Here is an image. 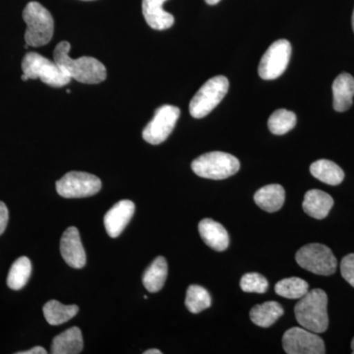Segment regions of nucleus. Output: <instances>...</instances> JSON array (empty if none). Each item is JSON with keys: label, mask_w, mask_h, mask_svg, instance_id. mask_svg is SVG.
Segmentation results:
<instances>
[{"label": "nucleus", "mask_w": 354, "mask_h": 354, "mask_svg": "<svg viewBox=\"0 0 354 354\" xmlns=\"http://www.w3.org/2000/svg\"><path fill=\"white\" fill-rule=\"evenodd\" d=\"M351 349H353V353L354 354V337L353 342H351Z\"/></svg>", "instance_id": "35"}, {"label": "nucleus", "mask_w": 354, "mask_h": 354, "mask_svg": "<svg viewBox=\"0 0 354 354\" xmlns=\"http://www.w3.org/2000/svg\"><path fill=\"white\" fill-rule=\"evenodd\" d=\"M241 288L244 292L265 293L269 288L268 279L258 272H248L241 278Z\"/></svg>", "instance_id": "28"}, {"label": "nucleus", "mask_w": 354, "mask_h": 354, "mask_svg": "<svg viewBox=\"0 0 354 354\" xmlns=\"http://www.w3.org/2000/svg\"><path fill=\"white\" fill-rule=\"evenodd\" d=\"M83 335L78 327H72L53 339V354H78L82 353Z\"/></svg>", "instance_id": "19"}, {"label": "nucleus", "mask_w": 354, "mask_h": 354, "mask_svg": "<svg viewBox=\"0 0 354 354\" xmlns=\"http://www.w3.org/2000/svg\"><path fill=\"white\" fill-rule=\"evenodd\" d=\"M23 74L29 79H39L50 87L60 88L71 82L68 74L55 62L37 53H26L22 62Z\"/></svg>", "instance_id": "4"}, {"label": "nucleus", "mask_w": 354, "mask_h": 354, "mask_svg": "<svg viewBox=\"0 0 354 354\" xmlns=\"http://www.w3.org/2000/svg\"><path fill=\"white\" fill-rule=\"evenodd\" d=\"M135 213V204L130 200H121L109 209L104 218V227L111 239L120 236Z\"/></svg>", "instance_id": "13"}, {"label": "nucleus", "mask_w": 354, "mask_h": 354, "mask_svg": "<svg viewBox=\"0 0 354 354\" xmlns=\"http://www.w3.org/2000/svg\"><path fill=\"white\" fill-rule=\"evenodd\" d=\"M295 259L300 267L320 276H330L337 271V258L329 247L324 244L311 243L301 247Z\"/></svg>", "instance_id": "7"}, {"label": "nucleus", "mask_w": 354, "mask_h": 354, "mask_svg": "<svg viewBox=\"0 0 354 354\" xmlns=\"http://www.w3.org/2000/svg\"><path fill=\"white\" fill-rule=\"evenodd\" d=\"M83 1H93V0H83Z\"/></svg>", "instance_id": "37"}, {"label": "nucleus", "mask_w": 354, "mask_h": 354, "mask_svg": "<svg viewBox=\"0 0 354 354\" xmlns=\"http://www.w3.org/2000/svg\"><path fill=\"white\" fill-rule=\"evenodd\" d=\"M285 189L279 184L266 185L254 195V200L257 206L268 213L279 211L285 204Z\"/></svg>", "instance_id": "18"}, {"label": "nucleus", "mask_w": 354, "mask_h": 354, "mask_svg": "<svg viewBox=\"0 0 354 354\" xmlns=\"http://www.w3.org/2000/svg\"><path fill=\"white\" fill-rule=\"evenodd\" d=\"M283 348L288 354H324L325 342L316 333L295 327L286 330L283 337Z\"/></svg>", "instance_id": "11"}, {"label": "nucleus", "mask_w": 354, "mask_h": 354, "mask_svg": "<svg viewBox=\"0 0 354 354\" xmlns=\"http://www.w3.org/2000/svg\"><path fill=\"white\" fill-rule=\"evenodd\" d=\"M291 55V44L288 39H278L270 46L261 59L259 76L264 80H274L288 68Z\"/></svg>", "instance_id": "10"}, {"label": "nucleus", "mask_w": 354, "mask_h": 354, "mask_svg": "<svg viewBox=\"0 0 354 354\" xmlns=\"http://www.w3.org/2000/svg\"><path fill=\"white\" fill-rule=\"evenodd\" d=\"M274 291L279 297L288 299H300L309 291V286L304 279L288 278L281 279L274 286Z\"/></svg>", "instance_id": "25"}, {"label": "nucleus", "mask_w": 354, "mask_h": 354, "mask_svg": "<svg viewBox=\"0 0 354 354\" xmlns=\"http://www.w3.org/2000/svg\"><path fill=\"white\" fill-rule=\"evenodd\" d=\"M167 263L164 257L156 258L143 274V285L149 292H158L164 288L167 278Z\"/></svg>", "instance_id": "21"}, {"label": "nucleus", "mask_w": 354, "mask_h": 354, "mask_svg": "<svg viewBox=\"0 0 354 354\" xmlns=\"http://www.w3.org/2000/svg\"><path fill=\"white\" fill-rule=\"evenodd\" d=\"M283 313L285 311L278 302L268 301L254 306L250 311V319L259 327L269 328L274 325Z\"/></svg>", "instance_id": "20"}, {"label": "nucleus", "mask_w": 354, "mask_h": 354, "mask_svg": "<svg viewBox=\"0 0 354 354\" xmlns=\"http://www.w3.org/2000/svg\"><path fill=\"white\" fill-rule=\"evenodd\" d=\"M60 253L66 264L74 269H82L86 265V252L80 234L75 227L65 230L60 241Z\"/></svg>", "instance_id": "12"}, {"label": "nucleus", "mask_w": 354, "mask_h": 354, "mask_svg": "<svg viewBox=\"0 0 354 354\" xmlns=\"http://www.w3.org/2000/svg\"><path fill=\"white\" fill-rule=\"evenodd\" d=\"M180 116V109L171 104H164L156 109L153 120L144 128L142 136L152 145H160L169 138L174 131L177 120Z\"/></svg>", "instance_id": "9"}, {"label": "nucleus", "mask_w": 354, "mask_h": 354, "mask_svg": "<svg viewBox=\"0 0 354 354\" xmlns=\"http://www.w3.org/2000/svg\"><path fill=\"white\" fill-rule=\"evenodd\" d=\"M9 213L6 205L0 201V235L3 234L8 223Z\"/></svg>", "instance_id": "30"}, {"label": "nucleus", "mask_w": 354, "mask_h": 354, "mask_svg": "<svg viewBox=\"0 0 354 354\" xmlns=\"http://www.w3.org/2000/svg\"><path fill=\"white\" fill-rule=\"evenodd\" d=\"M192 171L203 178L221 180L234 176L241 169L239 158L225 152H209L193 160Z\"/></svg>", "instance_id": "5"}, {"label": "nucleus", "mask_w": 354, "mask_h": 354, "mask_svg": "<svg viewBox=\"0 0 354 354\" xmlns=\"http://www.w3.org/2000/svg\"><path fill=\"white\" fill-rule=\"evenodd\" d=\"M333 95L335 111L344 113L351 109L354 97V78L351 74L342 73L335 78L333 84Z\"/></svg>", "instance_id": "17"}, {"label": "nucleus", "mask_w": 354, "mask_h": 354, "mask_svg": "<svg viewBox=\"0 0 354 354\" xmlns=\"http://www.w3.org/2000/svg\"><path fill=\"white\" fill-rule=\"evenodd\" d=\"M71 44L68 41H60L53 51V59L70 78L84 84H99L106 78V68L95 57H82L73 59L69 55Z\"/></svg>", "instance_id": "1"}, {"label": "nucleus", "mask_w": 354, "mask_h": 354, "mask_svg": "<svg viewBox=\"0 0 354 354\" xmlns=\"http://www.w3.org/2000/svg\"><path fill=\"white\" fill-rule=\"evenodd\" d=\"M77 305H64L57 300H50L44 306V315L51 326H59L68 322L78 313Z\"/></svg>", "instance_id": "23"}, {"label": "nucleus", "mask_w": 354, "mask_h": 354, "mask_svg": "<svg viewBox=\"0 0 354 354\" xmlns=\"http://www.w3.org/2000/svg\"><path fill=\"white\" fill-rule=\"evenodd\" d=\"M185 305L191 313H200L212 305V298L206 288L197 285L188 288L186 292Z\"/></svg>", "instance_id": "27"}, {"label": "nucleus", "mask_w": 354, "mask_h": 354, "mask_svg": "<svg viewBox=\"0 0 354 354\" xmlns=\"http://www.w3.org/2000/svg\"><path fill=\"white\" fill-rule=\"evenodd\" d=\"M23 19L27 24L25 41L28 46L39 48L50 43L55 32V21L48 9L39 2H29L23 11Z\"/></svg>", "instance_id": "3"}, {"label": "nucleus", "mask_w": 354, "mask_h": 354, "mask_svg": "<svg viewBox=\"0 0 354 354\" xmlns=\"http://www.w3.org/2000/svg\"><path fill=\"white\" fill-rule=\"evenodd\" d=\"M46 349L41 348V346H35L29 351H20V353H17V354H46Z\"/></svg>", "instance_id": "31"}, {"label": "nucleus", "mask_w": 354, "mask_h": 354, "mask_svg": "<svg viewBox=\"0 0 354 354\" xmlns=\"http://www.w3.org/2000/svg\"><path fill=\"white\" fill-rule=\"evenodd\" d=\"M57 191L60 196L73 199L97 194L102 188V181L94 174L82 171H70L57 181Z\"/></svg>", "instance_id": "8"}, {"label": "nucleus", "mask_w": 354, "mask_h": 354, "mask_svg": "<svg viewBox=\"0 0 354 354\" xmlns=\"http://www.w3.org/2000/svg\"><path fill=\"white\" fill-rule=\"evenodd\" d=\"M297 115L292 111L281 109L274 111L268 120V127L274 135H283L297 125Z\"/></svg>", "instance_id": "26"}, {"label": "nucleus", "mask_w": 354, "mask_h": 354, "mask_svg": "<svg viewBox=\"0 0 354 354\" xmlns=\"http://www.w3.org/2000/svg\"><path fill=\"white\" fill-rule=\"evenodd\" d=\"M144 354H162V351H158V349H149Z\"/></svg>", "instance_id": "32"}, {"label": "nucleus", "mask_w": 354, "mask_h": 354, "mask_svg": "<svg viewBox=\"0 0 354 354\" xmlns=\"http://www.w3.org/2000/svg\"><path fill=\"white\" fill-rule=\"evenodd\" d=\"M334 206V199L322 190L312 189L305 194L302 208L307 215L317 220H323L329 215Z\"/></svg>", "instance_id": "16"}, {"label": "nucleus", "mask_w": 354, "mask_h": 354, "mask_svg": "<svg viewBox=\"0 0 354 354\" xmlns=\"http://www.w3.org/2000/svg\"><path fill=\"white\" fill-rule=\"evenodd\" d=\"M167 0H143L142 11L147 24L153 30L164 31L174 24V17L162 8Z\"/></svg>", "instance_id": "14"}, {"label": "nucleus", "mask_w": 354, "mask_h": 354, "mask_svg": "<svg viewBox=\"0 0 354 354\" xmlns=\"http://www.w3.org/2000/svg\"><path fill=\"white\" fill-rule=\"evenodd\" d=\"M328 295L321 288L308 291L295 305L297 321L304 329L322 334L329 327Z\"/></svg>", "instance_id": "2"}, {"label": "nucleus", "mask_w": 354, "mask_h": 354, "mask_svg": "<svg viewBox=\"0 0 354 354\" xmlns=\"http://www.w3.org/2000/svg\"><path fill=\"white\" fill-rule=\"evenodd\" d=\"M21 79H22L23 81L29 80V78H28V77L26 76L25 74H23L22 77H21Z\"/></svg>", "instance_id": "34"}, {"label": "nucleus", "mask_w": 354, "mask_h": 354, "mask_svg": "<svg viewBox=\"0 0 354 354\" xmlns=\"http://www.w3.org/2000/svg\"><path fill=\"white\" fill-rule=\"evenodd\" d=\"M353 32H354V10H353Z\"/></svg>", "instance_id": "36"}, {"label": "nucleus", "mask_w": 354, "mask_h": 354, "mask_svg": "<svg viewBox=\"0 0 354 354\" xmlns=\"http://www.w3.org/2000/svg\"><path fill=\"white\" fill-rule=\"evenodd\" d=\"M342 278L354 288V253L348 254L341 262Z\"/></svg>", "instance_id": "29"}, {"label": "nucleus", "mask_w": 354, "mask_h": 354, "mask_svg": "<svg viewBox=\"0 0 354 354\" xmlns=\"http://www.w3.org/2000/svg\"><path fill=\"white\" fill-rule=\"evenodd\" d=\"M312 176L328 185H339L344 179V172L341 167L329 160H319L310 167Z\"/></svg>", "instance_id": "22"}, {"label": "nucleus", "mask_w": 354, "mask_h": 354, "mask_svg": "<svg viewBox=\"0 0 354 354\" xmlns=\"http://www.w3.org/2000/svg\"><path fill=\"white\" fill-rule=\"evenodd\" d=\"M230 82L225 76H216L207 81L200 88L189 104L191 115L194 118H203L212 113L223 97L227 94Z\"/></svg>", "instance_id": "6"}, {"label": "nucleus", "mask_w": 354, "mask_h": 354, "mask_svg": "<svg viewBox=\"0 0 354 354\" xmlns=\"http://www.w3.org/2000/svg\"><path fill=\"white\" fill-rule=\"evenodd\" d=\"M32 264L29 258H18L11 266L8 277H7V286L14 290H19L24 288L31 277Z\"/></svg>", "instance_id": "24"}, {"label": "nucleus", "mask_w": 354, "mask_h": 354, "mask_svg": "<svg viewBox=\"0 0 354 354\" xmlns=\"http://www.w3.org/2000/svg\"><path fill=\"white\" fill-rule=\"evenodd\" d=\"M203 241L216 251H225L230 245V236L227 230L218 221L204 218L198 225Z\"/></svg>", "instance_id": "15"}, {"label": "nucleus", "mask_w": 354, "mask_h": 354, "mask_svg": "<svg viewBox=\"0 0 354 354\" xmlns=\"http://www.w3.org/2000/svg\"><path fill=\"white\" fill-rule=\"evenodd\" d=\"M205 1L209 4V6H216V4H218L221 0H205Z\"/></svg>", "instance_id": "33"}]
</instances>
